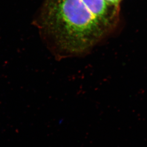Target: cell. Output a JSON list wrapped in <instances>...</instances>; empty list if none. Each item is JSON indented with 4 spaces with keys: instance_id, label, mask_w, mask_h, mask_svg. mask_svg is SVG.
I'll return each instance as SVG.
<instances>
[{
    "instance_id": "cell-1",
    "label": "cell",
    "mask_w": 147,
    "mask_h": 147,
    "mask_svg": "<svg viewBox=\"0 0 147 147\" xmlns=\"http://www.w3.org/2000/svg\"><path fill=\"white\" fill-rule=\"evenodd\" d=\"M42 19L57 45L73 54L88 50L104 32L82 0H46Z\"/></svg>"
},
{
    "instance_id": "cell-2",
    "label": "cell",
    "mask_w": 147,
    "mask_h": 147,
    "mask_svg": "<svg viewBox=\"0 0 147 147\" xmlns=\"http://www.w3.org/2000/svg\"><path fill=\"white\" fill-rule=\"evenodd\" d=\"M102 26L109 22V6L105 0H82Z\"/></svg>"
},
{
    "instance_id": "cell-3",
    "label": "cell",
    "mask_w": 147,
    "mask_h": 147,
    "mask_svg": "<svg viewBox=\"0 0 147 147\" xmlns=\"http://www.w3.org/2000/svg\"><path fill=\"white\" fill-rule=\"evenodd\" d=\"M105 1L109 6H116L118 5V3H120L121 0H105Z\"/></svg>"
}]
</instances>
